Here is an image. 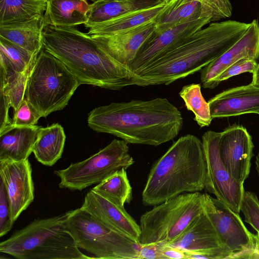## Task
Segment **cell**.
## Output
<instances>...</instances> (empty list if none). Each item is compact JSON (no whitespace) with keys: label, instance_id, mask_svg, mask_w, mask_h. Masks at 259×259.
<instances>
[{"label":"cell","instance_id":"cell-1","mask_svg":"<svg viewBox=\"0 0 259 259\" xmlns=\"http://www.w3.org/2000/svg\"><path fill=\"white\" fill-rule=\"evenodd\" d=\"M93 130L127 144L157 146L174 140L183 126L181 111L167 99L132 100L96 107L88 114Z\"/></svg>","mask_w":259,"mask_h":259},{"label":"cell","instance_id":"cell-2","mask_svg":"<svg viewBox=\"0 0 259 259\" xmlns=\"http://www.w3.org/2000/svg\"><path fill=\"white\" fill-rule=\"evenodd\" d=\"M250 24L235 20L210 23L136 74L131 85H168L201 71L231 47Z\"/></svg>","mask_w":259,"mask_h":259},{"label":"cell","instance_id":"cell-3","mask_svg":"<svg viewBox=\"0 0 259 259\" xmlns=\"http://www.w3.org/2000/svg\"><path fill=\"white\" fill-rule=\"evenodd\" d=\"M42 49L60 60L80 84L118 91L131 85L135 73L106 54L87 33L74 27L45 24Z\"/></svg>","mask_w":259,"mask_h":259},{"label":"cell","instance_id":"cell-4","mask_svg":"<svg viewBox=\"0 0 259 259\" xmlns=\"http://www.w3.org/2000/svg\"><path fill=\"white\" fill-rule=\"evenodd\" d=\"M206 164L202 140L187 134L174 142L152 165L142 194L143 204L154 206L205 188Z\"/></svg>","mask_w":259,"mask_h":259},{"label":"cell","instance_id":"cell-5","mask_svg":"<svg viewBox=\"0 0 259 259\" xmlns=\"http://www.w3.org/2000/svg\"><path fill=\"white\" fill-rule=\"evenodd\" d=\"M67 212L36 219L0 243V252L18 259L94 258L83 253L66 229Z\"/></svg>","mask_w":259,"mask_h":259},{"label":"cell","instance_id":"cell-6","mask_svg":"<svg viewBox=\"0 0 259 259\" xmlns=\"http://www.w3.org/2000/svg\"><path fill=\"white\" fill-rule=\"evenodd\" d=\"M79 85L68 68L42 49L30 69L25 98L45 117L64 108Z\"/></svg>","mask_w":259,"mask_h":259},{"label":"cell","instance_id":"cell-7","mask_svg":"<svg viewBox=\"0 0 259 259\" xmlns=\"http://www.w3.org/2000/svg\"><path fill=\"white\" fill-rule=\"evenodd\" d=\"M66 229L79 248L100 259H138L141 244L80 207L67 211Z\"/></svg>","mask_w":259,"mask_h":259},{"label":"cell","instance_id":"cell-8","mask_svg":"<svg viewBox=\"0 0 259 259\" xmlns=\"http://www.w3.org/2000/svg\"><path fill=\"white\" fill-rule=\"evenodd\" d=\"M203 193H186L154 205L140 218L141 245L167 244L204 210Z\"/></svg>","mask_w":259,"mask_h":259},{"label":"cell","instance_id":"cell-9","mask_svg":"<svg viewBox=\"0 0 259 259\" xmlns=\"http://www.w3.org/2000/svg\"><path fill=\"white\" fill-rule=\"evenodd\" d=\"M134 162L127 143L114 139L88 158L72 163L67 168L56 170L54 173L60 179L59 188L81 191L99 184L122 168L126 169Z\"/></svg>","mask_w":259,"mask_h":259},{"label":"cell","instance_id":"cell-10","mask_svg":"<svg viewBox=\"0 0 259 259\" xmlns=\"http://www.w3.org/2000/svg\"><path fill=\"white\" fill-rule=\"evenodd\" d=\"M204 209L216 231L227 259H250L251 234L239 215L223 202L203 193Z\"/></svg>","mask_w":259,"mask_h":259},{"label":"cell","instance_id":"cell-11","mask_svg":"<svg viewBox=\"0 0 259 259\" xmlns=\"http://www.w3.org/2000/svg\"><path fill=\"white\" fill-rule=\"evenodd\" d=\"M221 132L208 131L202 136L206 164L204 189L214 195L233 211L239 213L244 193L243 184L234 180L224 166L220 155Z\"/></svg>","mask_w":259,"mask_h":259},{"label":"cell","instance_id":"cell-12","mask_svg":"<svg viewBox=\"0 0 259 259\" xmlns=\"http://www.w3.org/2000/svg\"><path fill=\"white\" fill-rule=\"evenodd\" d=\"M212 22L209 18L191 19L160 32L155 31L128 67L137 74L172 50L195 32Z\"/></svg>","mask_w":259,"mask_h":259},{"label":"cell","instance_id":"cell-13","mask_svg":"<svg viewBox=\"0 0 259 259\" xmlns=\"http://www.w3.org/2000/svg\"><path fill=\"white\" fill-rule=\"evenodd\" d=\"M232 10L229 0H171L156 19L155 32L194 19L206 18L215 22L230 17Z\"/></svg>","mask_w":259,"mask_h":259},{"label":"cell","instance_id":"cell-14","mask_svg":"<svg viewBox=\"0 0 259 259\" xmlns=\"http://www.w3.org/2000/svg\"><path fill=\"white\" fill-rule=\"evenodd\" d=\"M253 147L251 135L242 125L233 124L221 132V160L231 177L243 184L250 172Z\"/></svg>","mask_w":259,"mask_h":259},{"label":"cell","instance_id":"cell-15","mask_svg":"<svg viewBox=\"0 0 259 259\" xmlns=\"http://www.w3.org/2000/svg\"><path fill=\"white\" fill-rule=\"evenodd\" d=\"M0 176L15 222L34 200L31 164L28 159L20 161L0 160Z\"/></svg>","mask_w":259,"mask_h":259},{"label":"cell","instance_id":"cell-16","mask_svg":"<svg viewBox=\"0 0 259 259\" xmlns=\"http://www.w3.org/2000/svg\"><path fill=\"white\" fill-rule=\"evenodd\" d=\"M244 34L228 50L204 67L200 73L202 87L213 89L217 79L228 67L244 58L257 60L259 58V22L253 20Z\"/></svg>","mask_w":259,"mask_h":259},{"label":"cell","instance_id":"cell-17","mask_svg":"<svg viewBox=\"0 0 259 259\" xmlns=\"http://www.w3.org/2000/svg\"><path fill=\"white\" fill-rule=\"evenodd\" d=\"M81 208L110 228L140 242L141 231L124 206L91 190L84 197Z\"/></svg>","mask_w":259,"mask_h":259},{"label":"cell","instance_id":"cell-18","mask_svg":"<svg viewBox=\"0 0 259 259\" xmlns=\"http://www.w3.org/2000/svg\"><path fill=\"white\" fill-rule=\"evenodd\" d=\"M212 118L255 113L259 109V87L251 82L224 91L208 101Z\"/></svg>","mask_w":259,"mask_h":259},{"label":"cell","instance_id":"cell-19","mask_svg":"<svg viewBox=\"0 0 259 259\" xmlns=\"http://www.w3.org/2000/svg\"><path fill=\"white\" fill-rule=\"evenodd\" d=\"M155 28V22H153L115 35L91 36L110 58L121 64L128 66L134 59L141 47L153 34Z\"/></svg>","mask_w":259,"mask_h":259},{"label":"cell","instance_id":"cell-20","mask_svg":"<svg viewBox=\"0 0 259 259\" xmlns=\"http://www.w3.org/2000/svg\"><path fill=\"white\" fill-rule=\"evenodd\" d=\"M164 244L185 251H224L221 246L214 226L204 209L178 237L169 243Z\"/></svg>","mask_w":259,"mask_h":259},{"label":"cell","instance_id":"cell-21","mask_svg":"<svg viewBox=\"0 0 259 259\" xmlns=\"http://www.w3.org/2000/svg\"><path fill=\"white\" fill-rule=\"evenodd\" d=\"M41 126H17L12 123L0 131V160L20 161L32 152Z\"/></svg>","mask_w":259,"mask_h":259},{"label":"cell","instance_id":"cell-22","mask_svg":"<svg viewBox=\"0 0 259 259\" xmlns=\"http://www.w3.org/2000/svg\"><path fill=\"white\" fill-rule=\"evenodd\" d=\"M166 5L163 2L153 7L126 13L90 28L87 33L91 36H109L126 32L155 22Z\"/></svg>","mask_w":259,"mask_h":259},{"label":"cell","instance_id":"cell-23","mask_svg":"<svg viewBox=\"0 0 259 259\" xmlns=\"http://www.w3.org/2000/svg\"><path fill=\"white\" fill-rule=\"evenodd\" d=\"M46 3L45 24L72 27L88 21L91 4L87 0H48Z\"/></svg>","mask_w":259,"mask_h":259},{"label":"cell","instance_id":"cell-24","mask_svg":"<svg viewBox=\"0 0 259 259\" xmlns=\"http://www.w3.org/2000/svg\"><path fill=\"white\" fill-rule=\"evenodd\" d=\"M163 0H102L93 3L84 25L91 28L131 12L155 7Z\"/></svg>","mask_w":259,"mask_h":259},{"label":"cell","instance_id":"cell-25","mask_svg":"<svg viewBox=\"0 0 259 259\" xmlns=\"http://www.w3.org/2000/svg\"><path fill=\"white\" fill-rule=\"evenodd\" d=\"M45 25L43 16L27 22L0 26V36L37 56L42 49Z\"/></svg>","mask_w":259,"mask_h":259},{"label":"cell","instance_id":"cell-26","mask_svg":"<svg viewBox=\"0 0 259 259\" xmlns=\"http://www.w3.org/2000/svg\"><path fill=\"white\" fill-rule=\"evenodd\" d=\"M66 136L59 123L40 128L32 152L36 159L43 165L52 166L61 158Z\"/></svg>","mask_w":259,"mask_h":259},{"label":"cell","instance_id":"cell-27","mask_svg":"<svg viewBox=\"0 0 259 259\" xmlns=\"http://www.w3.org/2000/svg\"><path fill=\"white\" fill-rule=\"evenodd\" d=\"M46 6L41 0H0V26L41 18Z\"/></svg>","mask_w":259,"mask_h":259},{"label":"cell","instance_id":"cell-28","mask_svg":"<svg viewBox=\"0 0 259 259\" xmlns=\"http://www.w3.org/2000/svg\"><path fill=\"white\" fill-rule=\"evenodd\" d=\"M91 190L122 206L130 203L133 198L132 187L124 168L117 170Z\"/></svg>","mask_w":259,"mask_h":259},{"label":"cell","instance_id":"cell-29","mask_svg":"<svg viewBox=\"0 0 259 259\" xmlns=\"http://www.w3.org/2000/svg\"><path fill=\"white\" fill-rule=\"evenodd\" d=\"M37 56L0 36V66L22 73L29 68Z\"/></svg>","mask_w":259,"mask_h":259},{"label":"cell","instance_id":"cell-30","mask_svg":"<svg viewBox=\"0 0 259 259\" xmlns=\"http://www.w3.org/2000/svg\"><path fill=\"white\" fill-rule=\"evenodd\" d=\"M199 83L184 85L179 92L187 109L194 114V120L200 127L208 126L213 119L209 106L203 97Z\"/></svg>","mask_w":259,"mask_h":259},{"label":"cell","instance_id":"cell-31","mask_svg":"<svg viewBox=\"0 0 259 259\" xmlns=\"http://www.w3.org/2000/svg\"><path fill=\"white\" fill-rule=\"evenodd\" d=\"M240 210L245 222L259 232V200L255 193L244 191Z\"/></svg>","mask_w":259,"mask_h":259},{"label":"cell","instance_id":"cell-32","mask_svg":"<svg viewBox=\"0 0 259 259\" xmlns=\"http://www.w3.org/2000/svg\"><path fill=\"white\" fill-rule=\"evenodd\" d=\"M40 117L35 109L24 98L14 114L12 124L22 126H33Z\"/></svg>","mask_w":259,"mask_h":259},{"label":"cell","instance_id":"cell-33","mask_svg":"<svg viewBox=\"0 0 259 259\" xmlns=\"http://www.w3.org/2000/svg\"><path fill=\"white\" fill-rule=\"evenodd\" d=\"M15 222L12 219L10 204L5 187L0 182V237L7 234Z\"/></svg>","mask_w":259,"mask_h":259},{"label":"cell","instance_id":"cell-34","mask_svg":"<svg viewBox=\"0 0 259 259\" xmlns=\"http://www.w3.org/2000/svg\"><path fill=\"white\" fill-rule=\"evenodd\" d=\"M257 65V63L255 60L248 58H242L230 65L221 74L217 81V85L232 76L243 73H253Z\"/></svg>","mask_w":259,"mask_h":259},{"label":"cell","instance_id":"cell-35","mask_svg":"<svg viewBox=\"0 0 259 259\" xmlns=\"http://www.w3.org/2000/svg\"><path fill=\"white\" fill-rule=\"evenodd\" d=\"M159 243L141 245L138 259H164L159 251Z\"/></svg>","mask_w":259,"mask_h":259},{"label":"cell","instance_id":"cell-36","mask_svg":"<svg viewBox=\"0 0 259 259\" xmlns=\"http://www.w3.org/2000/svg\"><path fill=\"white\" fill-rule=\"evenodd\" d=\"M159 251L164 259H186L185 251L181 249L159 243Z\"/></svg>","mask_w":259,"mask_h":259},{"label":"cell","instance_id":"cell-37","mask_svg":"<svg viewBox=\"0 0 259 259\" xmlns=\"http://www.w3.org/2000/svg\"><path fill=\"white\" fill-rule=\"evenodd\" d=\"M251 238L250 259H259V232L256 234L251 233Z\"/></svg>","mask_w":259,"mask_h":259},{"label":"cell","instance_id":"cell-38","mask_svg":"<svg viewBox=\"0 0 259 259\" xmlns=\"http://www.w3.org/2000/svg\"><path fill=\"white\" fill-rule=\"evenodd\" d=\"M251 83L253 85L259 87V63L257 64L255 71L252 73V80Z\"/></svg>","mask_w":259,"mask_h":259},{"label":"cell","instance_id":"cell-39","mask_svg":"<svg viewBox=\"0 0 259 259\" xmlns=\"http://www.w3.org/2000/svg\"><path fill=\"white\" fill-rule=\"evenodd\" d=\"M255 165V168L259 176V153L256 156Z\"/></svg>","mask_w":259,"mask_h":259},{"label":"cell","instance_id":"cell-40","mask_svg":"<svg viewBox=\"0 0 259 259\" xmlns=\"http://www.w3.org/2000/svg\"><path fill=\"white\" fill-rule=\"evenodd\" d=\"M166 4H168L171 0H163Z\"/></svg>","mask_w":259,"mask_h":259},{"label":"cell","instance_id":"cell-41","mask_svg":"<svg viewBox=\"0 0 259 259\" xmlns=\"http://www.w3.org/2000/svg\"><path fill=\"white\" fill-rule=\"evenodd\" d=\"M90 1H92L94 3V2H97V1H102V0H90Z\"/></svg>","mask_w":259,"mask_h":259},{"label":"cell","instance_id":"cell-42","mask_svg":"<svg viewBox=\"0 0 259 259\" xmlns=\"http://www.w3.org/2000/svg\"><path fill=\"white\" fill-rule=\"evenodd\" d=\"M255 113L259 114V109L255 112Z\"/></svg>","mask_w":259,"mask_h":259},{"label":"cell","instance_id":"cell-43","mask_svg":"<svg viewBox=\"0 0 259 259\" xmlns=\"http://www.w3.org/2000/svg\"><path fill=\"white\" fill-rule=\"evenodd\" d=\"M41 1H46V2H47V1H48V0H41Z\"/></svg>","mask_w":259,"mask_h":259}]
</instances>
